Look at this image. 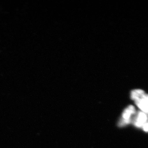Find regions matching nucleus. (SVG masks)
<instances>
[{
	"label": "nucleus",
	"instance_id": "obj_1",
	"mask_svg": "<svg viewBox=\"0 0 148 148\" xmlns=\"http://www.w3.org/2000/svg\"><path fill=\"white\" fill-rule=\"evenodd\" d=\"M135 107L132 105L128 106L125 109L122 114L121 118L118 122L119 127H123L132 123V116L136 114Z\"/></svg>",
	"mask_w": 148,
	"mask_h": 148
},
{
	"label": "nucleus",
	"instance_id": "obj_2",
	"mask_svg": "<svg viewBox=\"0 0 148 148\" xmlns=\"http://www.w3.org/2000/svg\"><path fill=\"white\" fill-rule=\"evenodd\" d=\"M148 117L147 114L142 111L136 113L132 119V123L135 127L138 128L143 127L144 125L147 122Z\"/></svg>",
	"mask_w": 148,
	"mask_h": 148
},
{
	"label": "nucleus",
	"instance_id": "obj_3",
	"mask_svg": "<svg viewBox=\"0 0 148 148\" xmlns=\"http://www.w3.org/2000/svg\"><path fill=\"white\" fill-rule=\"evenodd\" d=\"M145 93V91L142 89H134L130 92V98L135 101L140 99Z\"/></svg>",
	"mask_w": 148,
	"mask_h": 148
},
{
	"label": "nucleus",
	"instance_id": "obj_4",
	"mask_svg": "<svg viewBox=\"0 0 148 148\" xmlns=\"http://www.w3.org/2000/svg\"><path fill=\"white\" fill-rule=\"evenodd\" d=\"M135 104L141 110L142 112L146 114H148V105L143 103L140 100L135 101Z\"/></svg>",
	"mask_w": 148,
	"mask_h": 148
},
{
	"label": "nucleus",
	"instance_id": "obj_5",
	"mask_svg": "<svg viewBox=\"0 0 148 148\" xmlns=\"http://www.w3.org/2000/svg\"><path fill=\"white\" fill-rule=\"evenodd\" d=\"M138 100H140V101H142L143 103H145L146 105H148V94H146L145 93L141 97V98Z\"/></svg>",
	"mask_w": 148,
	"mask_h": 148
},
{
	"label": "nucleus",
	"instance_id": "obj_6",
	"mask_svg": "<svg viewBox=\"0 0 148 148\" xmlns=\"http://www.w3.org/2000/svg\"><path fill=\"white\" fill-rule=\"evenodd\" d=\"M143 130L145 132H148V122L146 123L144 125L143 127Z\"/></svg>",
	"mask_w": 148,
	"mask_h": 148
}]
</instances>
